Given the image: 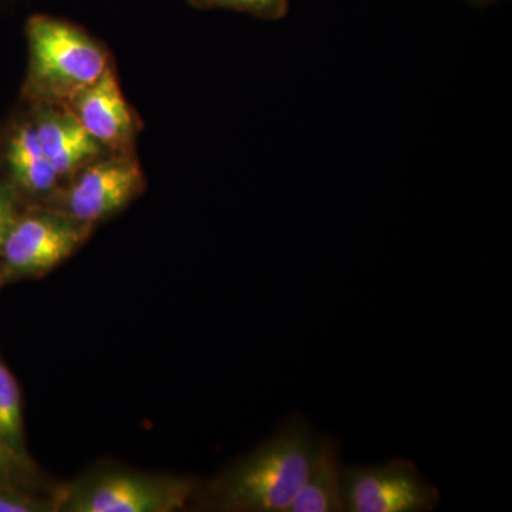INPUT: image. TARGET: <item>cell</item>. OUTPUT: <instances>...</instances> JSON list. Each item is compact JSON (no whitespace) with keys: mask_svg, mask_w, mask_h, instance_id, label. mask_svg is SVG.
Instances as JSON below:
<instances>
[{"mask_svg":"<svg viewBox=\"0 0 512 512\" xmlns=\"http://www.w3.org/2000/svg\"><path fill=\"white\" fill-rule=\"evenodd\" d=\"M319 437L301 416L232 464L202 493L214 511L288 512L308 476Z\"/></svg>","mask_w":512,"mask_h":512,"instance_id":"obj_1","label":"cell"},{"mask_svg":"<svg viewBox=\"0 0 512 512\" xmlns=\"http://www.w3.org/2000/svg\"><path fill=\"white\" fill-rule=\"evenodd\" d=\"M29 74L26 97L35 104H66L111 66L107 50L66 20L35 15L26 23Z\"/></svg>","mask_w":512,"mask_h":512,"instance_id":"obj_2","label":"cell"},{"mask_svg":"<svg viewBox=\"0 0 512 512\" xmlns=\"http://www.w3.org/2000/svg\"><path fill=\"white\" fill-rule=\"evenodd\" d=\"M93 228L57 208L22 215L0 252V274L10 278L46 275L82 247Z\"/></svg>","mask_w":512,"mask_h":512,"instance_id":"obj_3","label":"cell"},{"mask_svg":"<svg viewBox=\"0 0 512 512\" xmlns=\"http://www.w3.org/2000/svg\"><path fill=\"white\" fill-rule=\"evenodd\" d=\"M194 491L190 480L116 471L74 485L56 507L69 512H170L184 508Z\"/></svg>","mask_w":512,"mask_h":512,"instance_id":"obj_4","label":"cell"},{"mask_svg":"<svg viewBox=\"0 0 512 512\" xmlns=\"http://www.w3.org/2000/svg\"><path fill=\"white\" fill-rule=\"evenodd\" d=\"M343 508L349 512H427L440 503V491L410 460L380 466L343 467Z\"/></svg>","mask_w":512,"mask_h":512,"instance_id":"obj_5","label":"cell"},{"mask_svg":"<svg viewBox=\"0 0 512 512\" xmlns=\"http://www.w3.org/2000/svg\"><path fill=\"white\" fill-rule=\"evenodd\" d=\"M146 178L134 154H106L69 178L64 190H57L60 205L74 220L93 225L127 207L143 192Z\"/></svg>","mask_w":512,"mask_h":512,"instance_id":"obj_6","label":"cell"},{"mask_svg":"<svg viewBox=\"0 0 512 512\" xmlns=\"http://www.w3.org/2000/svg\"><path fill=\"white\" fill-rule=\"evenodd\" d=\"M80 124L110 154H134L138 120L121 92L113 66L92 86L67 101Z\"/></svg>","mask_w":512,"mask_h":512,"instance_id":"obj_7","label":"cell"},{"mask_svg":"<svg viewBox=\"0 0 512 512\" xmlns=\"http://www.w3.org/2000/svg\"><path fill=\"white\" fill-rule=\"evenodd\" d=\"M33 107L35 119L32 123L37 140L60 181L69 180L97 158L110 154L87 133L64 104L43 103Z\"/></svg>","mask_w":512,"mask_h":512,"instance_id":"obj_8","label":"cell"},{"mask_svg":"<svg viewBox=\"0 0 512 512\" xmlns=\"http://www.w3.org/2000/svg\"><path fill=\"white\" fill-rule=\"evenodd\" d=\"M342 460L340 444L330 437H319L308 476L288 512H342Z\"/></svg>","mask_w":512,"mask_h":512,"instance_id":"obj_9","label":"cell"},{"mask_svg":"<svg viewBox=\"0 0 512 512\" xmlns=\"http://www.w3.org/2000/svg\"><path fill=\"white\" fill-rule=\"evenodd\" d=\"M8 163L13 180L33 195H55L60 178L37 140L32 121L15 128L8 144Z\"/></svg>","mask_w":512,"mask_h":512,"instance_id":"obj_10","label":"cell"},{"mask_svg":"<svg viewBox=\"0 0 512 512\" xmlns=\"http://www.w3.org/2000/svg\"><path fill=\"white\" fill-rule=\"evenodd\" d=\"M0 441L28 460L23 430L22 394L15 376L0 359Z\"/></svg>","mask_w":512,"mask_h":512,"instance_id":"obj_11","label":"cell"},{"mask_svg":"<svg viewBox=\"0 0 512 512\" xmlns=\"http://www.w3.org/2000/svg\"><path fill=\"white\" fill-rule=\"evenodd\" d=\"M192 8L200 10H234L254 18L269 20L284 19L289 12L291 0H187Z\"/></svg>","mask_w":512,"mask_h":512,"instance_id":"obj_12","label":"cell"},{"mask_svg":"<svg viewBox=\"0 0 512 512\" xmlns=\"http://www.w3.org/2000/svg\"><path fill=\"white\" fill-rule=\"evenodd\" d=\"M49 503L22 493L16 485L0 483V512L50 511Z\"/></svg>","mask_w":512,"mask_h":512,"instance_id":"obj_13","label":"cell"},{"mask_svg":"<svg viewBox=\"0 0 512 512\" xmlns=\"http://www.w3.org/2000/svg\"><path fill=\"white\" fill-rule=\"evenodd\" d=\"M29 460L22 458L0 441V483L15 485L28 473Z\"/></svg>","mask_w":512,"mask_h":512,"instance_id":"obj_14","label":"cell"},{"mask_svg":"<svg viewBox=\"0 0 512 512\" xmlns=\"http://www.w3.org/2000/svg\"><path fill=\"white\" fill-rule=\"evenodd\" d=\"M16 215L13 202L10 200L8 194L0 188V252H2L3 244H5L6 237H8L10 229L15 224Z\"/></svg>","mask_w":512,"mask_h":512,"instance_id":"obj_15","label":"cell"},{"mask_svg":"<svg viewBox=\"0 0 512 512\" xmlns=\"http://www.w3.org/2000/svg\"><path fill=\"white\" fill-rule=\"evenodd\" d=\"M470 2L478 3V5H485V3L497 2V0H470Z\"/></svg>","mask_w":512,"mask_h":512,"instance_id":"obj_16","label":"cell"},{"mask_svg":"<svg viewBox=\"0 0 512 512\" xmlns=\"http://www.w3.org/2000/svg\"><path fill=\"white\" fill-rule=\"evenodd\" d=\"M2 279H3V276H2V274H0V281H2Z\"/></svg>","mask_w":512,"mask_h":512,"instance_id":"obj_17","label":"cell"}]
</instances>
